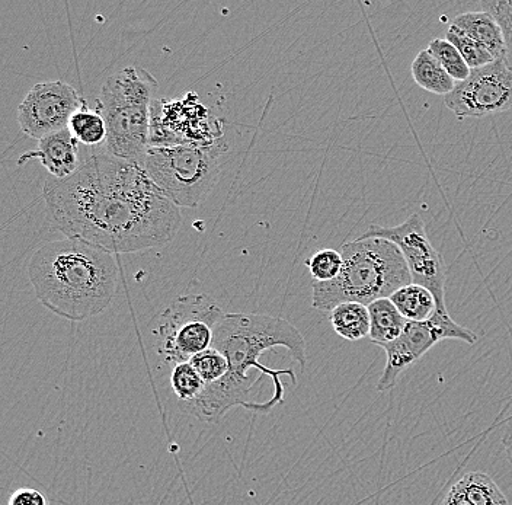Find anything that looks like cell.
Returning a JSON list of instances; mask_svg holds the SVG:
<instances>
[{
	"label": "cell",
	"mask_w": 512,
	"mask_h": 505,
	"mask_svg": "<svg viewBox=\"0 0 512 505\" xmlns=\"http://www.w3.org/2000/svg\"><path fill=\"white\" fill-rule=\"evenodd\" d=\"M48 216L66 238L111 254H133L169 244L182 226L178 206L163 196L142 166L92 153L66 180L48 177Z\"/></svg>",
	"instance_id": "obj_1"
},
{
	"label": "cell",
	"mask_w": 512,
	"mask_h": 505,
	"mask_svg": "<svg viewBox=\"0 0 512 505\" xmlns=\"http://www.w3.org/2000/svg\"><path fill=\"white\" fill-rule=\"evenodd\" d=\"M211 347L229 361V373L182 409L198 420L216 424L235 407L268 414L284 402L286 375L297 383L293 369H271L262 364V354L283 347L306 369V340L302 332L283 318L258 313H226L214 332Z\"/></svg>",
	"instance_id": "obj_2"
},
{
	"label": "cell",
	"mask_w": 512,
	"mask_h": 505,
	"mask_svg": "<svg viewBox=\"0 0 512 505\" xmlns=\"http://www.w3.org/2000/svg\"><path fill=\"white\" fill-rule=\"evenodd\" d=\"M28 277L41 305L72 322L104 312L118 286L114 254L76 238L40 246L28 262Z\"/></svg>",
	"instance_id": "obj_3"
},
{
	"label": "cell",
	"mask_w": 512,
	"mask_h": 505,
	"mask_svg": "<svg viewBox=\"0 0 512 505\" xmlns=\"http://www.w3.org/2000/svg\"><path fill=\"white\" fill-rule=\"evenodd\" d=\"M341 255L344 264L334 281H313L312 306L320 312L347 302L368 306L412 283L402 252L386 239L357 238L342 245Z\"/></svg>",
	"instance_id": "obj_4"
},
{
	"label": "cell",
	"mask_w": 512,
	"mask_h": 505,
	"mask_svg": "<svg viewBox=\"0 0 512 505\" xmlns=\"http://www.w3.org/2000/svg\"><path fill=\"white\" fill-rule=\"evenodd\" d=\"M158 81L139 66H128L108 76L96 99L95 110L107 124L105 150L115 158L142 166L149 150L153 92Z\"/></svg>",
	"instance_id": "obj_5"
},
{
	"label": "cell",
	"mask_w": 512,
	"mask_h": 505,
	"mask_svg": "<svg viewBox=\"0 0 512 505\" xmlns=\"http://www.w3.org/2000/svg\"><path fill=\"white\" fill-rule=\"evenodd\" d=\"M229 150L224 139L213 146L149 147L142 168L175 206L195 209L216 187Z\"/></svg>",
	"instance_id": "obj_6"
},
{
	"label": "cell",
	"mask_w": 512,
	"mask_h": 505,
	"mask_svg": "<svg viewBox=\"0 0 512 505\" xmlns=\"http://www.w3.org/2000/svg\"><path fill=\"white\" fill-rule=\"evenodd\" d=\"M226 313L206 293L178 297L152 328L155 351L165 367L191 361L213 345L214 332Z\"/></svg>",
	"instance_id": "obj_7"
},
{
	"label": "cell",
	"mask_w": 512,
	"mask_h": 505,
	"mask_svg": "<svg viewBox=\"0 0 512 505\" xmlns=\"http://www.w3.org/2000/svg\"><path fill=\"white\" fill-rule=\"evenodd\" d=\"M223 139L222 121L208 114L194 92L176 101H153L150 147L213 146Z\"/></svg>",
	"instance_id": "obj_8"
},
{
	"label": "cell",
	"mask_w": 512,
	"mask_h": 505,
	"mask_svg": "<svg viewBox=\"0 0 512 505\" xmlns=\"http://www.w3.org/2000/svg\"><path fill=\"white\" fill-rule=\"evenodd\" d=\"M360 238L386 239L398 246L408 264L412 283L424 286L434 294L438 310H447L446 262L428 239L424 219L418 213L411 214L405 222L392 228L371 225Z\"/></svg>",
	"instance_id": "obj_9"
},
{
	"label": "cell",
	"mask_w": 512,
	"mask_h": 505,
	"mask_svg": "<svg viewBox=\"0 0 512 505\" xmlns=\"http://www.w3.org/2000/svg\"><path fill=\"white\" fill-rule=\"evenodd\" d=\"M444 340L475 344L478 341V335L456 324L448 310L437 309L428 321H408L398 340L382 347L386 353V367L377 383V391L386 392L395 388L402 373L414 366L416 361L421 360L434 345Z\"/></svg>",
	"instance_id": "obj_10"
},
{
	"label": "cell",
	"mask_w": 512,
	"mask_h": 505,
	"mask_svg": "<svg viewBox=\"0 0 512 505\" xmlns=\"http://www.w3.org/2000/svg\"><path fill=\"white\" fill-rule=\"evenodd\" d=\"M444 104L457 118H483L512 110V69L505 59L470 70Z\"/></svg>",
	"instance_id": "obj_11"
},
{
	"label": "cell",
	"mask_w": 512,
	"mask_h": 505,
	"mask_svg": "<svg viewBox=\"0 0 512 505\" xmlns=\"http://www.w3.org/2000/svg\"><path fill=\"white\" fill-rule=\"evenodd\" d=\"M85 105L78 91L63 81L40 82L32 86L18 107L22 133L35 140L69 129L70 118Z\"/></svg>",
	"instance_id": "obj_12"
},
{
	"label": "cell",
	"mask_w": 512,
	"mask_h": 505,
	"mask_svg": "<svg viewBox=\"0 0 512 505\" xmlns=\"http://www.w3.org/2000/svg\"><path fill=\"white\" fill-rule=\"evenodd\" d=\"M78 140L69 129L48 134L44 139L38 140L37 150L24 153L18 159L19 165H24L31 159H38L47 169L50 177L57 180H66L72 177L82 166L79 158Z\"/></svg>",
	"instance_id": "obj_13"
},
{
	"label": "cell",
	"mask_w": 512,
	"mask_h": 505,
	"mask_svg": "<svg viewBox=\"0 0 512 505\" xmlns=\"http://www.w3.org/2000/svg\"><path fill=\"white\" fill-rule=\"evenodd\" d=\"M450 25L482 44L495 60L505 59L507 47H505L504 33L491 15L483 11L464 12L462 15H457Z\"/></svg>",
	"instance_id": "obj_14"
},
{
	"label": "cell",
	"mask_w": 512,
	"mask_h": 505,
	"mask_svg": "<svg viewBox=\"0 0 512 505\" xmlns=\"http://www.w3.org/2000/svg\"><path fill=\"white\" fill-rule=\"evenodd\" d=\"M370 312V338L371 343L383 347L398 340L405 329L406 321L398 308L390 299H380L368 305Z\"/></svg>",
	"instance_id": "obj_15"
},
{
	"label": "cell",
	"mask_w": 512,
	"mask_h": 505,
	"mask_svg": "<svg viewBox=\"0 0 512 505\" xmlns=\"http://www.w3.org/2000/svg\"><path fill=\"white\" fill-rule=\"evenodd\" d=\"M412 78L419 88L435 95H444L454 91L457 82L451 78L441 63L428 50H421L411 65Z\"/></svg>",
	"instance_id": "obj_16"
},
{
	"label": "cell",
	"mask_w": 512,
	"mask_h": 505,
	"mask_svg": "<svg viewBox=\"0 0 512 505\" xmlns=\"http://www.w3.org/2000/svg\"><path fill=\"white\" fill-rule=\"evenodd\" d=\"M329 321L344 340L360 341L370 335V312L363 303H341L329 312Z\"/></svg>",
	"instance_id": "obj_17"
},
{
	"label": "cell",
	"mask_w": 512,
	"mask_h": 505,
	"mask_svg": "<svg viewBox=\"0 0 512 505\" xmlns=\"http://www.w3.org/2000/svg\"><path fill=\"white\" fill-rule=\"evenodd\" d=\"M390 300L406 321H428L437 312V300L434 294L419 284L411 283L403 286L390 296Z\"/></svg>",
	"instance_id": "obj_18"
},
{
	"label": "cell",
	"mask_w": 512,
	"mask_h": 505,
	"mask_svg": "<svg viewBox=\"0 0 512 505\" xmlns=\"http://www.w3.org/2000/svg\"><path fill=\"white\" fill-rule=\"evenodd\" d=\"M464 497L472 505H508L507 497L491 476L483 472H469L457 482Z\"/></svg>",
	"instance_id": "obj_19"
},
{
	"label": "cell",
	"mask_w": 512,
	"mask_h": 505,
	"mask_svg": "<svg viewBox=\"0 0 512 505\" xmlns=\"http://www.w3.org/2000/svg\"><path fill=\"white\" fill-rule=\"evenodd\" d=\"M69 130L75 139L82 145L96 147L107 142V124L104 117L96 110H89L83 105L79 111L70 118Z\"/></svg>",
	"instance_id": "obj_20"
},
{
	"label": "cell",
	"mask_w": 512,
	"mask_h": 505,
	"mask_svg": "<svg viewBox=\"0 0 512 505\" xmlns=\"http://www.w3.org/2000/svg\"><path fill=\"white\" fill-rule=\"evenodd\" d=\"M169 380H171L172 391L181 404L197 401L206 391V383L203 382L190 361L172 367Z\"/></svg>",
	"instance_id": "obj_21"
},
{
	"label": "cell",
	"mask_w": 512,
	"mask_h": 505,
	"mask_svg": "<svg viewBox=\"0 0 512 505\" xmlns=\"http://www.w3.org/2000/svg\"><path fill=\"white\" fill-rule=\"evenodd\" d=\"M428 51L441 63V66L446 69L448 75L457 83L466 81L470 75V67L464 62L462 54L459 50L447 41L446 38H434L428 44Z\"/></svg>",
	"instance_id": "obj_22"
},
{
	"label": "cell",
	"mask_w": 512,
	"mask_h": 505,
	"mask_svg": "<svg viewBox=\"0 0 512 505\" xmlns=\"http://www.w3.org/2000/svg\"><path fill=\"white\" fill-rule=\"evenodd\" d=\"M446 40L450 41V43L459 50L464 62L467 63V66H469L470 69H479V67L495 62L494 56H492V54L489 53L482 44H479L478 41L467 37L466 34L460 33L459 30L451 27V25L448 27L446 33Z\"/></svg>",
	"instance_id": "obj_23"
},
{
	"label": "cell",
	"mask_w": 512,
	"mask_h": 505,
	"mask_svg": "<svg viewBox=\"0 0 512 505\" xmlns=\"http://www.w3.org/2000/svg\"><path fill=\"white\" fill-rule=\"evenodd\" d=\"M304 264L309 268L310 276L316 283H328V281H334L341 274L344 260H342L341 252L326 248L315 252L312 257L307 258Z\"/></svg>",
	"instance_id": "obj_24"
},
{
	"label": "cell",
	"mask_w": 512,
	"mask_h": 505,
	"mask_svg": "<svg viewBox=\"0 0 512 505\" xmlns=\"http://www.w3.org/2000/svg\"><path fill=\"white\" fill-rule=\"evenodd\" d=\"M190 363L197 370L206 386L219 382L229 373V361L219 350L213 347L192 357Z\"/></svg>",
	"instance_id": "obj_25"
},
{
	"label": "cell",
	"mask_w": 512,
	"mask_h": 505,
	"mask_svg": "<svg viewBox=\"0 0 512 505\" xmlns=\"http://www.w3.org/2000/svg\"><path fill=\"white\" fill-rule=\"evenodd\" d=\"M8 505H48V500L37 489L19 488L12 492Z\"/></svg>",
	"instance_id": "obj_26"
},
{
	"label": "cell",
	"mask_w": 512,
	"mask_h": 505,
	"mask_svg": "<svg viewBox=\"0 0 512 505\" xmlns=\"http://www.w3.org/2000/svg\"><path fill=\"white\" fill-rule=\"evenodd\" d=\"M441 505H472L469 503L466 497H464L462 489L459 485H454L453 488L448 491L447 497L444 498L443 504Z\"/></svg>",
	"instance_id": "obj_27"
},
{
	"label": "cell",
	"mask_w": 512,
	"mask_h": 505,
	"mask_svg": "<svg viewBox=\"0 0 512 505\" xmlns=\"http://www.w3.org/2000/svg\"><path fill=\"white\" fill-rule=\"evenodd\" d=\"M502 446H504L505 457L512 466V418L505 427L504 437H502Z\"/></svg>",
	"instance_id": "obj_28"
},
{
	"label": "cell",
	"mask_w": 512,
	"mask_h": 505,
	"mask_svg": "<svg viewBox=\"0 0 512 505\" xmlns=\"http://www.w3.org/2000/svg\"><path fill=\"white\" fill-rule=\"evenodd\" d=\"M505 47H507V53H505V62L512 69V34L504 35Z\"/></svg>",
	"instance_id": "obj_29"
}]
</instances>
